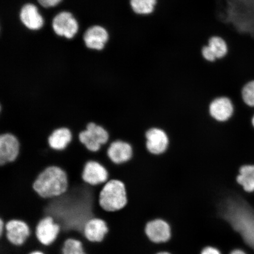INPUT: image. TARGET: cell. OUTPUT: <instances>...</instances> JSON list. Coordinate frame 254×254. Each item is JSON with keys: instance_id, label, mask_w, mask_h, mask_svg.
Masks as SVG:
<instances>
[{"instance_id": "obj_1", "label": "cell", "mask_w": 254, "mask_h": 254, "mask_svg": "<svg viewBox=\"0 0 254 254\" xmlns=\"http://www.w3.org/2000/svg\"><path fill=\"white\" fill-rule=\"evenodd\" d=\"M223 217L246 244V252L254 251V207L241 186L232 190L225 203Z\"/></svg>"}, {"instance_id": "obj_2", "label": "cell", "mask_w": 254, "mask_h": 254, "mask_svg": "<svg viewBox=\"0 0 254 254\" xmlns=\"http://www.w3.org/2000/svg\"><path fill=\"white\" fill-rule=\"evenodd\" d=\"M67 175L61 168L50 166L40 173L33 188L41 197L52 198L64 193L68 190Z\"/></svg>"}, {"instance_id": "obj_3", "label": "cell", "mask_w": 254, "mask_h": 254, "mask_svg": "<svg viewBox=\"0 0 254 254\" xmlns=\"http://www.w3.org/2000/svg\"><path fill=\"white\" fill-rule=\"evenodd\" d=\"M99 204L107 212H117L125 208L128 204L125 184L118 180H109L101 190Z\"/></svg>"}, {"instance_id": "obj_4", "label": "cell", "mask_w": 254, "mask_h": 254, "mask_svg": "<svg viewBox=\"0 0 254 254\" xmlns=\"http://www.w3.org/2000/svg\"><path fill=\"white\" fill-rule=\"evenodd\" d=\"M79 139L89 151L94 152L107 144L109 134L103 127L91 123L87 125V129L79 134Z\"/></svg>"}, {"instance_id": "obj_5", "label": "cell", "mask_w": 254, "mask_h": 254, "mask_svg": "<svg viewBox=\"0 0 254 254\" xmlns=\"http://www.w3.org/2000/svg\"><path fill=\"white\" fill-rule=\"evenodd\" d=\"M53 28L58 36L70 39L77 34L78 24L70 12L63 11L54 18Z\"/></svg>"}, {"instance_id": "obj_6", "label": "cell", "mask_w": 254, "mask_h": 254, "mask_svg": "<svg viewBox=\"0 0 254 254\" xmlns=\"http://www.w3.org/2000/svg\"><path fill=\"white\" fill-rule=\"evenodd\" d=\"M20 151V142L15 135L11 134L0 135V166L15 161Z\"/></svg>"}, {"instance_id": "obj_7", "label": "cell", "mask_w": 254, "mask_h": 254, "mask_svg": "<svg viewBox=\"0 0 254 254\" xmlns=\"http://www.w3.org/2000/svg\"><path fill=\"white\" fill-rule=\"evenodd\" d=\"M234 111L233 102L227 97L215 98L209 106V116L219 122H227L233 117Z\"/></svg>"}, {"instance_id": "obj_8", "label": "cell", "mask_w": 254, "mask_h": 254, "mask_svg": "<svg viewBox=\"0 0 254 254\" xmlns=\"http://www.w3.org/2000/svg\"><path fill=\"white\" fill-rule=\"evenodd\" d=\"M145 147L154 155H160L167 150L169 138L164 130L154 127L145 133Z\"/></svg>"}, {"instance_id": "obj_9", "label": "cell", "mask_w": 254, "mask_h": 254, "mask_svg": "<svg viewBox=\"0 0 254 254\" xmlns=\"http://www.w3.org/2000/svg\"><path fill=\"white\" fill-rule=\"evenodd\" d=\"M60 230L59 223L51 216H46L38 222L36 228L37 239L43 245L49 246L56 240Z\"/></svg>"}, {"instance_id": "obj_10", "label": "cell", "mask_w": 254, "mask_h": 254, "mask_svg": "<svg viewBox=\"0 0 254 254\" xmlns=\"http://www.w3.org/2000/svg\"><path fill=\"white\" fill-rule=\"evenodd\" d=\"M109 174L102 164L95 161H89L85 165L82 179L92 186H97L109 182Z\"/></svg>"}, {"instance_id": "obj_11", "label": "cell", "mask_w": 254, "mask_h": 254, "mask_svg": "<svg viewBox=\"0 0 254 254\" xmlns=\"http://www.w3.org/2000/svg\"><path fill=\"white\" fill-rule=\"evenodd\" d=\"M228 53V44L223 38L213 36L210 38L207 44L202 47L201 54L206 62L214 63L223 59Z\"/></svg>"}, {"instance_id": "obj_12", "label": "cell", "mask_w": 254, "mask_h": 254, "mask_svg": "<svg viewBox=\"0 0 254 254\" xmlns=\"http://www.w3.org/2000/svg\"><path fill=\"white\" fill-rule=\"evenodd\" d=\"M8 240L15 246L23 244L30 236V228L27 222L13 219L5 222Z\"/></svg>"}, {"instance_id": "obj_13", "label": "cell", "mask_w": 254, "mask_h": 254, "mask_svg": "<svg viewBox=\"0 0 254 254\" xmlns=\"http://www.w3.org/2000/svg\"><path fill=\"white\" fill-rule=\"evenodd\" d=\"M108 157L116 164H123L131 160L133 148L129 143L122 140L111 142L107 150Z\"/></svg>"}, {"instance_id": "obj_14", "label": "cell", "mask_w": 254, "mask_h": 254, "mask_svg": "<svg viewBox=\"0 0 254 254\" xmlns=\"http://www.w3.org/2000/svg\"><path fill=\"white\" fill-rule=\"evenodd\" d=\"M145 233L149 239L155 243H166L171 237V229L166 221L157 219L148 222Z\"/></svg>"}, {"instance_id": "obj_15", "label": "cell", "mask_w": 254, "mask_h": 254, "mask_svg": "<svg viewBox=\"0 0 254 254\" xmlns=\"http://www.w3.org/2000/svg\"><path fill=\"white\" fill-rule=\"evenodd\" d=\"M85 238L92 243H100L109 232L107 222L102 218L94 217L86 222L83 227Z\"/></svg>"}, {"instance_id": "obj_16", "label": "cell", "mask_w": 254, "mask_h": 254, "mask_svg": "<svg viewBox=\"0 0 254 254\" xmlns=\"http://www.w3.org/2000/svg\"><path fill=\"white\" fill-rule=\"evenodd\" d=\"M109 36L104 28L95 25L85 31L84 40L88 49L101 50L109 40Z\"/></svg>"}, {"instance_id": "obj_17", "label": "cell", "mask_w": 254, "mask_h": 254, "mask_svg": "<svg viewBox=\"0 0 254 254\" xmlns=\"http://www.w3.org/2000/svg\"><path fill=\"white\" fill-rule=\"evenodd\" d=\"M20 17L22 23L28 29L38 30L43 26V18L34 4L24 5L21 9Z\"/></svg>"}, {"instance_id": "obj_18", "label": "cell", "mask_w": 254, "mask_h": 254, "mask_svg": "<svg viewBox=\"0 0 254 254\" xmlns=\"http://www.w3.org/2000/svg\"><path fill=\"white\" fill-rule=\"evenodd\" d=\"M72 140L70 130L66 128H60L54 131L49 138L51 148L57 151H63L68 147Z\"/></svg>"}, {"instance_id": "obj_19", "label": "cell", "mask_w": 254, "mask_h": 254, "mask_svg": "<svg viewBox=\"0 0 254 254\" xmlns=\"http://www.w3.org/2000/svg\"><path fill=\"white\" fill-rule=\"evenodd\" d=\"M236 181L246 192H254V165H244L241 167Z\"/></svg>"}, {"instance_id": "obj_20", "label": "cell", "mask_w": 254, "mask_h": 254, "mask_svg": "<svg viewBox=\"0 0 254 254\" xmlns=\"http://www.w3.org/2000/svg\"><path fill=\"white\" fill-rule=\"evenodd\" d=\"M158 0H129L130 7L134 13L147 16L153 13L157 7Z\"/></svg>"}, {"instance_id": "obj_21", "label": "cell", "mask_w": 254, "mask_h": 254, "mask_svg": "<svg viewBox=\"0 0 254 254\" xmlns=\"http://www.w3.org/2000/svg\"><path fill=\"white\" fill-rule=\"evenodd\" d=\"M62 253L63 254H86L84 252L81 241L72 238L65 241Z\"/></svg>"}, {"instance_id": "obj_22", "label": "cell", "mask_w": 254, "mask_h": 254, "mask_svg": "<svg viewBox=\"0 0 254 254\" xmlns=\"http://www.w3.org/2000/svg\"><path fill=\"white\" fill-rule=\"evenodd\" d=\"M244 103L247 106L254 108V80L248 82L241 91Z\"/></svg>"}, {"instance_id": "obj_23", "label": "cell", "mask_w": 254, "mask_h": 254, "mask_svg": "<svg viewBox=\"0 0 254 254\" xmlns=\"http://www.w3.org/2000/svg\"><path fill=\"white\" fill-rule=\"evenodd\" d=\"M62 0H38L39 4L45 8L53 7L60 4Z\"/></svg>"}, {"instance_id": "obj_24", "label": "cell", "mask_w": 254, "mask_h": 254, "mask_svg": "<svg viewBox=\"0 0 254 254\" xmlns=\"http://www.w3.org/2000/svg\"><path fill=\"white\" fill-rule=\"evenodd\" d=\"M201 254H221V253L214 247H208L202 250Z\"/></svg>"}, {"instance_id": "obj_25", "label": "cell", "mask_w": 254, "mask_h": 254, "mask_svg": "<svg viewBox=\"0 0 254 254\" xmlns=\"http://www.w3.org/2000/svg\"><path fill=\"white\" fill-rule=\"evenodd\" d=\"M230 254H248L245 250L241 249H234L233 251H231V252Z\"/></svg>"}, {"instance_id": "obj_26", "label": "cell", "mask_w": 254, "mask_h": 254, "mask_svg": "<svg viewBox=\"0 0 254 254\" xmlns=\"http://www.w3.org/2000/svg\"><path fill=\"white\" fill-rule=\"evenodd\" d=\"M30 254H44L43 253L40 252H34L33 253H31Z\"/></svg>"}, {"instance_id": "obj_27", "label": "cell", "mask_w": 254, "mask_h": 254, "mask_svg": "<svg viewBox=\"0 0 254 254\" xmlns=\"http://www.w3.org/2000/svg\"><path fill=\"white\" fill-rule=\"evenodd\" d=\"M157 254H171L166 253V252H162V253H158Z\"/></svg>"}, {"instance_id": "obj_28", "label": "cell", "mask_w": 254, "mask_h": 254, "mask_svg": "<svg viewBox=\"0 0 254 254\" xmlns=\"http://www.w3.org/2000/svg\"><path fill=\"white\" fill-rule=\"evenodd\" d=\"M252 125H253V127H254V116L253 117V119H252Z\"/></svg>"}]
</instances>
